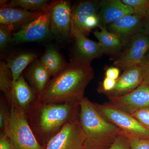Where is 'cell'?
Masks as SVG:
<instances>
[{"label":"cell","mask_w":149,"mask_h":149,"mask_svg":"<svg viewBox=\"0 0 149 149\" xmlns=\"http://www.w3.org/2000/svg\"><path fill=\"white\" fill-rule=\"evenodd\" d=\"M80 102L43 103L38 99L27 115L38 142L45 147L67 123L79 120Z\"/></svg>","instance_id":"cell-1"},{"label":"cell","mask_w":149,"mask_h":149,"mask_svg":"<svg viewBox=\"0 0 149 149\" xmlns=\"http://www.w3.org/2000/svg\"><path fill=\"white\" fill-rule=\"evenodd\" d=\"M94 77L91 65L70 62L51 79L38 100L45 104L80 102Z\"/></svg>","instance_id":"cell-2"},{"label":"cell","mask_w":149,"mask_h":149,"mask_svg":"<svg viewBox=\"0 0 149 149\" xmlns=\"http://www.w3.org/2000/svg\"><path fill=\"white\" fill-rule=\"evenodd\" d=\"M79 120L85 136V149H108L121 131L103 117L87 97L80 102Z\"/></svg>","instance_id":"cell-3"},{"label":"cell","mask_w":149,"mask_h":149,"mask_svg":"<svg viewBox=\"0 0 149 149\" xmlns=\"http://www.w3.org/2000/svg\"><path fill=\"white\" fill-rule=\"evenodd\" d=\"M10 107L3 132L8 136L16 149H45L36 139L26 113L17 108Z\"/></svg>","instance_id":"cell-4"},{"label":"cell","mask_w":149,"mask_h":149,"mask_svg":"<svg viewBox=\"0 0 149 149\" xmlns=\"http://www.w3.org/2000/svg\"><path fill=\"white\" fill-rule=\"evenodd\" d=\"M99 113L107 120L128 134L149 139V129L144 127L131 115L110 103H93Z\"/></svg>","instance_id":"cell-5"},{"label":"cell","mask_w":149,"mask_h":149,"mask_svg":"<svg viewBox=\"0 0 149 149\" xmlns=\"http://www.w3.org/2000/svg\"><path fill=\"white\" fill-rule=\"evenodd\" d=\"M72 7L69 1H52L50 12V29L52 37L65 42L72 37L71 33Z\"/></svg>","instance_id":"cell-6"},{"label":"cell","mask_w":149,"mask_h":149,"mask_svg":"<svg viewBox=\"0 0 149 149\" xmlns=\"http://www.w3.org/2000/svg\"><path fill=\"white\" fill-rule=\"evenodd\" d=\"M127 41L126 47L113 62L115 66L121 69L141 65L149 51V37L143 32H136Z\"/></svg>","instance_id":"cell-7"},{"label":"cell","mask_w":149,"mask_h":149,"mask_svg":"<svg viewBox=\"0 0 149 149\" xmlns=\"http://www.w3.org/2000/svg\"><path fill=\"white\" fill-rule=\"evenodd\" d=\"M52 2L49 8L42 15L24 25L17 32H14L12 42L19 44L39 42L53 38L49 25Z\"/></svg>","instance_id":"cell-8"},{"label":"cell","mask_w":149,"mask_h":149,"mask_svg":"<svg viewBox=\"0 0 149 149\" xmlns=\"http://www.w3.org/2000/svg\"><path fill=\"white\" fill-rule=\"evenodd\" d=\"M85 136L79 120L67 123L48 142L45 149H85Z\"/></svg>","instance_id":"cell-9"},{"label":"cell","mask_w":149,"mask_h":149,"mask_svg":"<svg viewBox=\"0 0 149 149\" xmlns=\"http://www.w3.org/2000/svg\"><path fill=\"white\" fill-rule=\"evenodd\" d=\"M4 96L10 107L19 109L26 114L38 98L22 73L14 83L9 93Z\"/></svg>","instance_id":"cell-10"},{"label":"cell","mask_w":149,"mask_h":149,"mask_svg":"<svg viewBox=\"0 0 149 149\" xmlns=\"http://www.w3.org/2000/svg\"><path fill=\"white\" fill-rule=\"evenodd\" d=\"M72 37L75 42L70 62L91 65L93 60L104 54L98 42L90 40L82 33H75Z\"/></svg>","instance_id":"cell-11"},{"label":"cell","mask_w":149,"mask_h":149,"mask_svg":"<svg viewBox=\"0 0 149 149\" xmlns=\"http://www.w3.org/2000/svg\"><path fill=\"white\" fill-rule=\"evenodd\" d=\"M109 103L131 114L149 107V85L142 84L130 93L119 97H108Z\"/></svg>","instance_id":"cell-12"},{"label":"cell","mask_w":149,"mask_h":149,"mask_svg":"<svg viewBox=\"0 0 149 149\" xmlns=\"http://www.w3.org/2000/svg\"><path fill=\"white\" fill-rule=\"evenodd\" d=\"M100 1H82L74 5L71 11V36L76 33L88 35L85 24L91 16L99 15Z\"/></svg>","instance_id":"cell-13"},{"label":"cell","mask_w":149,"mask_h":149,"mask_svg":"<svg viewBox=\"0 0 149 149\" xmlns=\"http://www.w3.org/2000/svg\"><path fill=\"white\" fill-rule=\"evenodd\" d=\"M45 12H32L16 8L1 5L0 24L14 31L38 18Z\"/></svg>","instance_id":"cell-14"},{"label":"cell","mask_w":149,"mask_h":149,"mask_svg":"<svg viewBox=\"0 0 149 149\" xmlns=\"http://www.w3.org/2000/svg\"><path fill=\"white\" fill-rule=\"evenodd\" d=\"M143 83L141 65L126 68L123 74L116 80L113 90L105 93L108 97H119L128 94L138 88Z\"/></svg>","instance_id":"cell-15"},{"label":"cell","mask_w":149,"mask_h":149,"mask_svg":"<svg viewBox=\"0 0 149 149\" xmlns=\"http://www.w3.org/2000/svg\"><path fill=\"white\" fill-rule=\"evenodd\" d=\"M100 25L105 27L118 19L134 14L133 9L121 0H104L100 1Z\"/></svg>","instance_id":"cell-16"},{"label":"cell","mask_w":149,"mask_h":149,"mask_svg":"<svg viewBox=\"0 0 149 149\" xmlns=\"http://www.w3.org/2000/svg\"><path fill=\"white\" fill-rule=\"evenodd\" d=\"M24 79L38 97L42 94L52 77L49 72L38 59L32 62L24 70Z\"/></svg>","instance_id":"cell-17"},{"label":"cell","mask_w":149,"mask_h":149,"mask_svg":"<svg viewBox=\"0 0 149 149\" xmlns=\"http://www.w3.org/2000/svg\"><path fill=\"white\" fill-rule=\"evenodd\" d=\"M143 18L137 15H126L108 25V30L127 42L132 35L139 32Z\"/></svg>","instance_id":"cell-18"},{"label":"cell","mask_w":149,"mask_h":149,"mask_svg":"<svg viewBox=\"0 0 149 149\" xmlns=\"http://www.w3.org/2000/svg\"><path fill=\"white\" fill-rule=\"evenodd\" d=\"M100 31L94 32L98 40L104 54H113L120 52L125 45V41L120 37L109 32L105 27L99 25Z\"/></svg>","instance_id":"cell-19"},{"label":"cell","mask_w":149,"mask_h":149,"mask_svg":"<svg viewBox=\"0 0 149 149\" xmlns=\"http://www.w3.org/2000/svg\"><path fill=\"white\" fill-rule=\"evenodd\" d=\"M37 57L38 54L36 53L24 52L15 54L8 57L5 61L12 72L14 83L27 66L37 59Z\"/></svg>","instance_id":"cell-20"},{"label":"cell","mask_w":149,"mask_h":149,"mask_svg":"<svg viewBox=\"0 0 149 149\" xmlns=\"http://www.w3.org/2000/svg\"><path fill=\"white\" fill-rule=\"evenodd\" d=\"M39 60L52 77L56 75L68 64L57 49L52 45L47 46L45 52Z\"/></svg>","instance_id":"cell-21"},{"label":"cell","mask_w":149,"mask_h":149,"mask_svg":"<svg viewBox=\"0 0 149 149\" xmlns=\"http://www.w3.org/2000/svg\"><path fill=\"white\" fill-rule=\"evenodd\" d=\"M52 2L47 0L1 1V5L21 8L30 11L45 12L49 7Z\"/></svg>","instance_id":"cell-22"},{"label":"cell","mask_w":149,"mask_h":149,"mask_svg":"<svg viewBox=\"0 0 149 149\" xmlns=\"http://www.w3.org/2000/svg\"><path fill=\"white\" fill-rule=\"evenodd\" d=\"M13 81L12 74L9 69L6 62L1 60L0 62V90L3 95L9 93L13 86Z\"/></svg>","instance_id":"cell-23"},{"label":"cell","mask_w":149,"mask_h":149,"mask_svg":"<svg viewBox=\"0 0 149 149\" xmlns=\"http://www.w3.org/2000/svg\"><path fill=\"white\" fill-rule=\"evenodd\" d=\"M122 1L125 4L132 8L135 14L140 15L143 18L149 15V1L122 0Z\"/></svg>","instance_id":"cell-24"},{"label":"cell","mask_w":149,"mask_h":149,"mask_svg":"<svg viewBox=\"0 0 149 149\" xmlns=\"http://www.w3.org/2000/svg\"><path fill=\"white\" fill-rule=\"evenodd\" d=\"M126 133L129 139L130 149H149L148 138Z\"/></svg>","instance_id":"cell-25"},{"label":"cell","mask_w":149,"mask_h":149,"mask_svg":"<svg viewBox=\"0 0 149 149\" xmlns=\"http://www.w3.org/2000/svg\"><path fill=\"white\" fill-rule=\"evenodd\" d=\"M10 107L3 95L0 97V132L3 131L5 123L10 113Z\"/></svg>","instance_id":"cell-26"},{"label":"cell","mask_w":149,"mask_h":149,"mask_svg":"<svg viewBox=\"0 0 149 149\" xmlns=\"http://www.w3.org/2000/svg\"><path fill=\"white\" fill-rule=\"evenodd\" d=\"M14 32L11 29L0 24V50L4 51L9 43L12 42Z\"/></svg>","instance_id":"cell-27"},{"label":"cell","mask_w":149,"mask_h":149,"mask_svg":"<svg viewBox=\"0 0 149 149\" xmlns=\"http://www.w3.org/2000/svg\"><path fill=\"white\" fill-rule=\"evenodd\" d=\"M130 115L143 126L149 129V107L137 110Z\"/></svg>","instance_id":"cell-28"},{"label":"cell","mask_w":149,"mask_h":149,"mask_svg":"<svg viewBox=\"0 0 149 149\" xmlns=\"http://www.w3.org/2000/svg\"><path fill=\"white\" fill-rule=\"evenodd\" d=\"M108 149H130L127 134L121 130L114 143Z\"/></svg>","instance_id":"cell-29"},{"label":"cell","mask_w":149,"mask_h":149,"mask_svg":"<svg viewBox=\"0 0 149 149\" xmlns=\"http://www.w3.org/2000/svg\"><path fill=\"white\" fill-rule=\"evenodd\" d=\"M141 65L143 73L142 84L149 85V55L146 56Z\"/></svg>","instance_id":"cell-30"},{"label":"cell","mask_w":149,"mask_h":149,"mask_svg":"<svg viewBox=\"0 0 149 149\" xmlns=\"http://www.w3.org/2000/svg\"><path fill=\"white\" fill-rule=\"evenodd\" d=\"M0 149H16L8 136L4 133H0Z\"/></svg>","instance_id":"cell-31"},{"label":"cell","mask_w":149,"mask_h":149,"mask_svg":"<svg viewBox=\"0 0 149 149\" xmlns=\"http://www.w3.org/2000/svg\"><path fill=\"white\" fill-rule=\"evenodd\" d=\"M116 84V80H113L105 77L102 84V88H99V92H103L105 93H109L113 90Z\"/></svg>","instance_id":"cell-32"},{"label":"cell","mask_w":149,"mask_h":149,"mask_svg":"<svg viewBox=\"0 0 149 149\" xmlns=\"http://www.w3.org/2000/svg\"><path fill=\"white\" fill-rule=\"evenodd\" d=\"M120 70L119 68L116 67H111L109 68L105 72L106 77L113 79V80H117L119 77Z\"/></svg>","instance_id":"cell-33"},{"label":"cell","mask_w":149,"mask_h":149,"mask_svg":"<svg viewBox=\"0 0 149 149\" xmlns=\"http://www.w3.org/2000/svg\"><path fill=\"white\" fill-rule=\"evenodd\" d=\"M145 18H148V19H147V23H146V28L147 29V31L149 32V15H148V16L146 17Z\"/></svg>","instance_id":"cell-34"}]
</instances>
